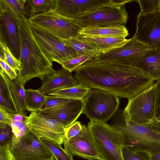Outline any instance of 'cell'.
Masks as SVG:
<instances>
[{"label": "cell", "instance_id": "obj_5", "mask_svg": "<svg viewBox=\"0 0 160 160\" xmlns=\"http://www.w3.org/2000/svg\"><path fill=\"white\" fill-rule=\"evenodd\" d=\"M36 27L58 39L79 37L83 27L77 19L63 16L52 9L28 18Z\"/></svg>", "mask_w": 160, "mask_h": 160}, {"label": "cell", "instance_id": "obj_18", "mask_svg": "<svg viewBox=\"0 0 160 160\" xmlns=\"http://www.w3.org/2000/svg\"><path fill=\"white\" fill-rule=\"evenodd\" d=\"M0 39L7 44L13 56L19 60L20 42L15 19L0 8Z\"/></svg>", "mask_w": 160, "mask_h": 160}, {"label": "cell", "instance_id": "obj_31", "mask_svg": "<svg viewBox=\"0 0 160 160\" xmlns=\"http://www.w3.org/2000/svg\"><path fill=\"white\" fill-rule=\"evenodd\" d=\"M26 122L12 120V123L9 126L12 133L11 143L18 142L23 136L29 132V130L26 125Z\"/></svg>", "mask_w": 160, "mask_h": 160}, {"label": "cell", "instance_id": "obj_23", "mask_svg": "<svg viewBox=\"0 0 160 160\" xmlns=\"http://www.w3.org/2000/svg\"><path fill=\"white\" fill-rule=\"evenodd\" d=\"M59 39L67 46L74 49L78 56L94 54L98 55L101 53L95 45L83 39L80 35L76 38Z\"/></svg>", "mask_w": 160, "mask_h": 160}, {"label": "cell", "instance_id": "obj_30", "mask_svg": "<svg viewBox=\"0 0 160 160\" xmlns=\"http://www.w3.org/2000/svg\"><path fill=\"white\" fill-rule=\"evenodd\" d=\"M98 55L94 54L78 56L62 62L61 65L62 68L72 72L84 63L92 60Z\"/></svg>", "mask_w": 160, "mask_h": 160}, {"label": "cell", "instance_id": "obj_34", "mask_svg": "<svg viewBox=\"0 0 160 160\" xmlns=\"http://www.w3.org/2000/svg\"><path fill=\"white\" fill-rule=\"evenodd\" d=\"M0 145H10L12 136L11 128L7 125L0 127Z\"/></svg>", "mask_w": 160, "mask_h": 160}, {"label": "cell", "instance_id": "obj_7", "mask_svg": "<svg viewBox=\"0 0 160 160\" xmlns=\"http://www.w3.org/2000/svg\"><path fill=\"white\" fill-rule=\"evenodd\" d=\"M155 83L128 99L126 107L123 110L127 119L142 125L150 124L157 120Z\"/></svg>", "mask_w": 160, "mask_h": 160}, {"label": "cell", "instance_id": "obj_36", "mask_svg": "<svg viewBox=\"0 0 160 160\" xmlns=\"http://www.w3.org/2000/svg\"><path fill=\"white\" fill-rule=\"evenodd\" d=\"M82 125L79 121H76L69 127L66 128L65 139L69 140L76 136L81 131Z\"/></svg>", "mask_w": 160, "mask_h": 160}, {"label": "cell", "instance_id": "obj_33", "mask_svg": "<svg viewBox=\"0 0 160 160\" xmlns=\"http://www.w3.org/2000/svg\"><path fill=\"white\" fill-rule=\"evenodd\" d=\"M46 102L43 109H46L62 105L72 99L55 95H46Z\"/></svg>", "mask_w": 160, "mask_h": 160}, {"label": "cell", "instance_id": "obj_20", "mask_svg": "<svg viewBox=\"0 0 160 160\" xmlns=\"http://www.w3.org/2000/svg\"><path fill=\"white\" fill-rule=\"evenodd\" d=\"M155 81L160 79V49H152L132 66Z\"/></svg>", "mask_w": 160, "mask_h": 160}, {"label": "cell", "instance_id": "obj_6", "mask_svg": "<svg viewBox=\"0 0 160 160\" xmlns=\"http://www.w3.org/2000/svg\"><path fill=\"white\" fill-rule=\"evenodd\" d=\"M82 100V113L90 121L102 122H106L113 117L120 104L118 96L98 88H90Z\"/></svg>", "mask_w": 160, "mask_h": 160}, {"label": "cell", "instance_id": "obj_14", "mask_svg": "<svg viewBox=\"0 0 160 160\" xmlns=\"http://www.w3.org/2000/svg\"><path fill=\"white\" fill-rule=\"evenodd\" d=\"M136 38L151 49H160V10L137 15Z\"/></svg>", "mask_w": 160, "mask_h": 160}, {"label": "cell", "instance_id": "obj_32", "mask_svg": "<svg viewBox=\"0 0 160 160\" xmlns=\"http://www.w3.org/2000/svg\"><path fill=\"white\" fill-rule=\"evenodd\" d=\"M134 1L139 4L141 12L148 13L160 10V0H137Z\"/></svg>", "mask_w": 160, "mask_h": 160}, {"label": "cell", "instance_id": "obj_21", "mask_svg": "<svg viewBox=\"0 0 160 160\" xmlns=\"http://www.w3.org/2000/svg\"><path fill=\"white\" fill-rule=\"evenodd\" d=\"M80 36L83 39L95 45L101 51V53H105L112 50L122 47L129 40L123 37L91 35Z\"/></svg>", "mask_w": 160, "mask_h": 160}, {"label": "cell", "instance_id": "obj_41", "mask_svg": "<svg viewBox=\"0 0 160 160\" xmlns=\"http://www.w3.org/2000/svg\"><path fill=\"white\" fill-rule=\"evenodd\" d=\"M156 98V119H160V79L155 83Z\"/></svg>", "mask_w": 160, "mask_h": 160}, {"label": "cell", "instance_id": "obj_43", "mask_svg": "<svg viewBox=\"0 0 160 160\" xmlns=\"http://www.w3.org/2000/svg\"><path fill=\"white\" fill-rule=\"evenodd\" d=\"M15 160H17V159H16L15 158ZM51 160H56L55 158H53V159H52Z\"/></svg>", "mask_w": 160, "mask_h": 160}, {"label": "cell", "instance_id": "obj_12", "mask_svg": "<svg viewBox=\"0 0 160 160\" xmlns=\"http://www.w3.org/2000/svg\"><path fill=\"white\" fill-rule=\"evenodd\" d=\"M130 2L125 0H55L54 9L62 15L77 19L104 6Z\"/></svg>", "mask_w": 160, "mask_h": 160}, {"label": "cell", "instance_id": "obj_42", "mask_svg": "<svg viewBox=\"0 0 160 160\" xmlns=\"http://www.w3.org/2000/svg\"><path fill=\"white\" fill-rule=\"evenodd\" d=\"M144 154L149 160H160V152Z\"/></svg>", "mask_w": 160, "mask_h": 160}, {"label": "cell", "instance_id": "obj_22", "mask_svg": "<svg viewBox=\"0 0 160 160\" xmlns=\"http://www.w3.org/2000/svg\"><path fill=\"white\" fill-rule=\"evenodd\" d=\"M79 33L80 35L118 36L125 38L129 34L128 30L124 26L82 28Z\"/></svg>", "mask_w": 160, "mask_h": 160}, {"label": "cell", "instance_id": "obj_2", "mask_svg": "<svg viewBox=\"0 0 160 160\" xmlns=\"http://www.w3.org/2000/svg\"><path fill=\"white\" fill-rule=\"evenodd\" d=\"M18 27L20 42L19 61L22 68L18 72L17 81L23 87L29 80L38 78L43 80L55 70L52 62L45 57L34 39L28 19H15Z\"/></svg>", "mask_w": 160, "mask_h": 160}, {"label": "cell", "instance_id": "obj_38", "mask_svg": "<svg viewBox=\"0 0 160 160\" xmlns=\"http://www.w3.org/2000/svg\"><path fill=\"white\" fill-rule=\"evenodd\" d=\"M10 144L0 145V160H15L11 152Z\"/></svg>", "mask_w": 160, "mask_h": 160}, {"label": "cell", "instance_id": "obj_13", "mask_svg": "<svg viewBox=\"0 0 160 160\" xmlns=\"http://www.w3.org/2000/svg\"><path fill=\"white\" fill-rule=\"evenodd\" d=\"M26 125L29 131L39 138H43L62 144L65 138L66 128L55 120L38 112H31Z\"/></svg>", "mask_w": 160, "mask_h": 160}, {"label": "cell", "instance_id": "obj_39", "mask_svg": "<svg viewBox=\"0 0 160 160\" xmlns=\"http://www.w3.org/2000/svg\"><path fill=\"white\" fill-rule=\"evenodd\" d=\"M12 122L11 113L0 107V127L7 125L10 126Z\"/></svg>", "mask_w": 160, "mask_h": 160}, {"label": "cell", "instance_id": "obj_29", "mask_svg": "<svg viewBox=\"0 0 160 160\" xmlns=\"http://www.w3.org/2000/svg\"><path fill=\"white\" fill-rule=\"evenodd\" d=\"M0 55L3 56L6 62L16 72L22 68L20 61L12 54L6 43L0 39Z\"/></svg>", "mask_w": 160, "mask_h": 160}, {"label": "cell", "instance_id": "obj_10", "mask_svg": "<svg viewBox=\"0 0 160 160\" xmlns=\"http://www.w3.org/2000/svg\"><path fill=\"white\" fill-rule=\"evenodd\" d=\"M151 49L149 46L137 39L133 35L123 46L106 53H101L93 59L97 61L132 67Z\"/></svg>", "mask_w": 160, "mask_h": 160}, {"label": "cell", "instance_id": "obj_15", "mask_svg": "<svg viewBox=\"0 0 160 160\" xmlns=\"http://www.w3.org/2000/svg\"><path fill=\"white\" fill-rule=\"evenodd\" d=\"M64 149L69 154L88 160H99L92 134L88 127L82 125L81 131L70 139L65 138Z\"/></svg>", "mask_w": 160, "mask_h": 160}, {"label": "cell", "instance_id": "obj_25", "mask_svg": "<svg viewBox=\"0 0 160 160\" xmlns=\"http://www.w3.org/2000/svg\"><path fill=\"white\" fill-rule=\"evenodd\" d=\"M27 1L0 0V8L14 19L23 17L28 18L25 9Z\"/></svg>", "mask_w": 160, "mask_h": 160}, {"label": "cell", "instance_id": "obj_44", "mask_svg": "<svg viewBox=\"0 0 160 160\" xmlns=\"http://www.w3.org/2000/svg\"><path fill=\"white\" fill-rule=\"evenodd\" d=\"M159 121V123L160 126V119L158 120Z\"/></svg>", "mask_w": 160, "mask_h": 160}, {"label": "cell", "instance_id": "obj_24", "mask_svg": "<svg viewBox=\"0 0 160 160\" xmlns=\"http://www.w3.org/2000/svg\"><path fill=\"white\" fill-rule=\"evenodd\" d=\"M26 109L31 112L42 111L46 103V95L38 89L25 90Z\"/></svg>", "mask_w": 160, "mask_h": 160}, {"label": "cell", "instance_id": "obj_1", "mask_svg": "<svg viewBox=\"0 0 160 160\" xmlns=\"http://www.w3.org/2000/svg\"><path fill=\"white\" fill-rule=\"evenodd\" d=\"M75 71V78L79 84L128 99L155 83L154 79L134 67L94 59Z\"/></svg>", "mask_w": 160, "mask_h": 160}, {"label": "cell", "instance_id": "obj_11", "mask_svg": "<svg viewBox=\"0 0 160 160\" xmlns=\"http://www.w3.org/2000/svg\"><path fill=\"white\" fill-rule=\"evenodd\" d=\"M10 149L17 160H51L54 157L40 138L30 131L19 141L11 143Z\"/></svg>", "mask_w": 160, "mask_h": 160}, {"label": "cell", "instance_id": "obj_26", "mask_svg": "<svg viewBox=\"0 0 160 160\" xmlns=\"http://www.w3.org/2000/svg\"><path fill=\"white\" fill-rule=\"evenodd\" d=\"M55 0H27L25 9L28 18L54 9Z\"/></svg>", "mask_w": 160, "mask_h": 160}, {"label": "cell", "instance_id": "obj_37", "mask_svg": "<svg viewBox=\"0 0 160 160\" xmlns=\"http://www.w3.org/2000/svg\"><path fill=\"white\" fill-rule=\"evenodd\" d=\"M0 68L2 69L8 77L12 81L17 79L18 76L17 72L15 71L5 61L4 57L0 56Z\"/></svg>", "mask_w": 160, "mask_h": 160}, {"label": "cell", "instance_id": "obj_17", "mask_svg": "<svg viewBox=\"0 0 160 160\" xmlns=\"http://www.w3.org/2000/svg\"><path fill=\"white\" fill-rule=\"evenodd\" d=\"M0 75V93L8 99L18 113L25 112L27 109L24 87L17 79L12 80L1 68Z\"/></svg>", "mask_w": 160, "mask_h": 160}, {"label": "cell", "instance_id": "obj_8", "mask_svg": "<svg viewBox=\"0 0 160 160\" xmlns=\"http://www.w3.org/2000/svg\"><path fill=\"white\" fill-rule=\"evenodd\" d=\"M128 18L123 4L104 6L77 19L83 28L108 27L125 26Z\"/></svg>", "mask_w": 160, "mask_h": 160}, {"label": "cell", "instance_id": "obj_9", "mask_svg": "<svg viewBox=\"0 0 160 160\" xmlns=\"http://www.w3.org/2000/svg\"><path fill=\"white\" fill-rule=\"evenodd\" d=\"M29 22L34 39L50 62H56L61 64L64 61L78 56L74 49L63 43L59 39L36 27L29 21Z\"/></svg>", "mask_w": 160, "mask_h": 160}, {"label": "cell", "instance_id": "obj_35", "mask_svg": "<svg viewBox=\"0 0 160 160\" xmlns=\"http://www.w3.org/2000/svg\"><path fill=\"white\" fill-rule=\"evenodd\" d=\"M123 160H149L143 154L132 151L124 146L122 149Z\"/></svg>", "mask_w": 160, "mask_h": 160}, {"label": "cell", "instance_id": "obj_28", "mask_svg": "<svg viewBox=\"0 0 160 160\" xmlns=\"http://www.w3.org/2000/svg\"><path fill=\"white\" fill-rule=\"evenodd\" d=\"M40 138L56 160H73V156L68 153L62 147L61 144L43 138Z\"/></svg>", "mask_w": 160, "mask_h": 160}, {"label": "cell", "instance_id": "obj_3", "mask_svg": "<svg viewBox=\"0 0 160 160\" xmlns=\"http://www.w3.org/2000/svg\"><path fill=\"white\" fill-rule=\"evenodd\" d=\"M120 133L123 146L142 154L160 152V126L158 120L147 125L131 121L118 109L110 124Z\"/></svg>", "mask_w": 160, "mask_h": 160}, {"label": "cell", "instance_id": "obj_16", "mask_svg": "<svg viewBox=\"0 0 160 160\" xmlns=\"http://www.w3.org/2000/svg\"><path fill=\"white\" fill-rule=\"evenodd\" d=\"M83 109L82 100H71L62 105L43 109L38 112L55 120L66 128L75 122L82 113Z\"/></svg>", "mask_w": 160, "mask_h": 160}, {"label": "cell", "instance_id": "obj_40", "mask_svg": "<svg viewBox=\"0 0 160 160\" xmlns=\"http://www.w3.org/2000/svg\"><path fill=\"white\" fill-rule=\"evenodd\" d=\"M0 107L2 108L9 113H18L16 110L9 102L3 95L0 93Z\"/></svg>", "mask_w": 160, "mask_h": 160}, {"label": "cell", "instance_id": "obj_19", "mask_svg": "<svg viewBox=\"0 0 160 160\" xmlns=\"http://www.w3.org/2000/svg\"><path fill=\"white\" fill-rule=\"evenodd\" d=\"M80 84L71 72L62 68L42 80L38 89L43 94H48L57 90L77 86Z\"/></svg>", "mask_w": 160, "mask_h": 160}, {"label": "cell", "instance_id": "obj_27", "mask_svg": "<svg viewBox=\"0 0 160 160\" xmlns=\"http://www.w3.org/2000/svg\"><path fill=\"white\" fill-rule=\"evenodd\" d=\"M90 88L80 84L78 85L57 90L48 94L58 96L72 100H82Z\"/></svg>", "mask_w": 160, "mask_h": 160}, {"label": "cell", "instance_id": "obj_4", "mask_svg": "<svg viewBox=\"0 0 160 160\" xmlns=\"http://www.w3.org/2000/svg\"><path fill=\"white\" fill-rule=\"evenodd\" d=\"M99 160H123L122 141L119 132L106 122L90 121L87 126Z\"/></svg>", "mask_w": 160, "mask_h": 160}]
</instances>
